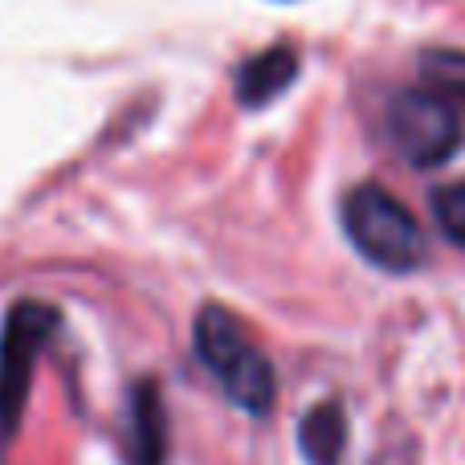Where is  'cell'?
<instances>
[{
    "instance_id": "1",
    "label": "cell",
    "mask_w": 465,
    "mask_h": 465,
    "mask_svg": "<svg viewBox=\"0 0 465 465\" xmlns=\"http://www.w3.org/2000/svg\"><path fill=\"white\" fill-rule=\"evenodd\" d=\"M196 355L237 409L253 412V417L273 409V396H278L273 363L253 343L245 322L229 314L225 306H204L196 314Z\"/></svg>"
},
{
    "instance_id": "2",
    "label": "cell",
    "mask_w": 465,
    "mask_h": 465,
    "mask_svg": "<svg viewBox=\"0 0 465 465\" xmlns=\"http://www.w3.org/2000/svg\"><path fill=\"white\" fill-rule=\"evenodd\" d=\"M343 229L351 245L380 270L409 273L425 262V232L417 217L380 184H360L347 193Z\"/></svg>"
},
{
    "instance_id": "3",
    "label": "cell",
    "mask_w": 465,
    "mask_h": 465,
    "mask_svg": "<svg viewBox=\"0 0 465 465\" xmlns=\"http://www.w3.org/2000/svg\"><path fill=\"white\" fill-rule=\"evenodd\" d=\"M392 143L412 168H437L461 143V111L437 90H404L388 114Z\"/></svg>"
},
{
    "instance_id": "4",
    "label": "cell",
    "mask_w": 465,
    "mask_h": 465,
    "mask_svg": "<svg viewBox=\"0 0 465 465\" xmlns=\"http://www.w3.org/2000/svg\"><path fill=\"white\" fill-rule=\"evenodd\" d=\"M57 331V311L45 302H16L8 311L5 339H0V441H8L21 420L25 396H29L37 351Z\"/></svg>"
},
{
    "instance_id": "5",
    "label": "cell",
    "mask_w": 465,
    "mask_h": 465,
    "mask_svg": "<svg viewBox=\"0 0 465 465\" xmlns=\"http://www.w3.org/2000/svg\"><path fill=\"white\" fill-rule=\"evenodd\" d=\"M294 74H298L294 49L273 45V49H265V54L249 57L237 70V98L245 106H262V103H270V98H278L282 90L294 82Z\"/></svg>"
},
{
    "instance_id": "6",
    "label": "cell",
    "mask_w": 465,
    "mask_h": 465,
    "mask_svg": "<svg viewBox=\"0 0 465 465\" xmlns=\"http://www.w3.org/2000/svg\"><path fill=\"white\" fill-rule=\"evenodd\" d=\"M298 445H302V453L311 465H339V458H343V450H347L343 404H335V401L314 404V409L302 417Z\"/></svg>"
},
{
    "instance_id": "7",
    "label": "cell",
    "mask_w": 465,
    "mask_h": 465,
    "mask_svg": "<svg viewBox=\"0 0 465 465\" xmlns=\"http://www.w3.org/2000/svg\"><path fill=\"white\" fill-rule=\"evenodd\" d=\"M135 465H163L168 453V433H163V409L155 401V388L143 384L135 392Z\"/></svg>"
},
{
    "instance_id": "8",
    "label": "cell",
    "mask_w": 465,
    "mask_h": 465,
    "mask_svg": "<svg viewBox=\"0 0 465 465\" xmlns=\"http://www.w3.org/2000/svg\"><path fill=\"white\" fill-rule=\"evenodd\" d=\"M425 65V86L450 98L458 111H465V54L461 49H429L420 57Z\"/></svg>"
},
{
    "instance_id": "9",
    "label": "cell",
    "mask_w": 465,
    "mask_h": 465,
    "mask_svg": "<svg viewBox=\"0 0 465 465\" xmlns=\"http://www.w3.org/2000/svg\"><path fill=\"white\" fill-rule=\"evenodd\" d=\"M433 221L453 245L465 249V180H453L433 193Z\"/></svg>"
}]
</instances>
